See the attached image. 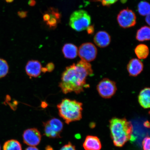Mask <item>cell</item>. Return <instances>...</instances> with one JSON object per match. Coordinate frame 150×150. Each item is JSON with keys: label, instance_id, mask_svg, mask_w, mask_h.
<instances>
[{"label": "cell", "instance_id": "obj_1", "mask_svg": "<svg viewBox=\"0 0 150 150\" xmlns=\"http://www.w3.org/2000/svg\"><path fill=\"white\" fill-rule=\"evenodd\" d=\"M93 74L91 65L81 60L66 68L62 74L59 87L65 94L72 92L78 94L89 88L87 79Z\"/></svg>", "mask_w": 150, "mask_h": 150}, {"label": "cell", "instance_id": "obj_2", "mask_svg": "<svg viewBox=\"0 0 150 150\" xmlns=\"http://www.w3.org/2000/svg\"><path fill=\"white\" fill-rule=\"evenodd\" d=\"M110 129L114 145L121 147L129 140H134L133 127L125 118H112L110 121Z\"/></svg>", "mask_w": 150, "mask_h": 150}, {"label": "cell", "instance_id": "obj_3", "mask_svg": "<svg viewBox=\"0 0 150 150\" xmlns=\"http://www.w3.org/2000/svg\"><path fill=\"white\" fill-rule=\"evenodd\" d=\"M82 103L76 100L65 98L57 105V108L60 117L69 125L82 119Z\"/></svg>", "mask_w": 150, "mask_h": 150}, {"label": "cell", "instance_id": "obj_4", "mask_svg": "<svg viewBox=\"0 0 150 150\" xmlns=\"http://www.w3.org/2000/svg\"><path fill=\"white\" fill-rule=\"evenodd\" d=\"M91 22V17L87 11L80 9L74 11L71 14L69 24L73 29L80 32L87 29Z\"/></svg>", "mask_w": 150, "mask_h": 150}, {"label": "cell", "instance_id": "obj_5", "mask_svg": "<svg viewBox=\"0 0 150 150\" xmlns=\"http://www.w3.org/2000/svg\"><path fill=\"white\" fill-rule=\"evenodd\" d=\"M97 89L103 98L109 99L115 95L117 88L115 82L108 78H104L97 84Z\"/></svg>", "mask_w": 150, "mask_h": 150}, {"label": "cell", "instance_id": "obj_6", "mask_svg": "<svg viewBox=\"0 0 150 150\" xmlns=\"http://www.w3.org/2000/svg\"><path fill=\"white\" fill-rule=\"evenodd\" d=\"M78 54L82 60L89 63L96 59L97 54V48L93 43H84L79 48Z\"/></svg>", "mask_w": 150, "mask_h": 150}, {"label": "cell", "instance_id": "obj_7", "mask_svg": "<svg viewBox=\"0 0 150 150\" xmlns=\"http://www.w3.org/2000/svg\"><path fill=\"white\" fill-rule=\"evenodd\" d=\"M117 21L122 28H127L133 27L136 23V16L132 10L128 8L123 9L117 15Z\"/></svg>", "mask_w": 150, "mask_h": 150}, {"label": "cell", "instance_id": "obj_8", "mask_svg": "<svg viewBox=\"0 0 150 150\" xmlns=\"http://www.w3.org/2000/svg\"><path fill=\"white\" fill-rule=\"evenodd\" d=\"M23 142L30 146H35L40 144L42 135L38 129L33 128L27 129L23 134Z\"/></svg>", "mask_w": 150, "mask_h": 150}, {"label": "cell", "instance_id": "obj_9", "mask_svg": "<svg viewBox=\"0 0 150 150\" xmlns=\"http://www.w3.org/2000/svg\"><path fill=\"white\" fill-rule=\"evenodd\" d=\"M42 66L38 61L32 60L29 61L25 66L26 74L30 77L37 78L42 72Z\"/></svg>", "mask_w": 150, "mask_h": 150}, {"label": "cell", "instance_id": "obj_10", "mask_svg": "<svg viewBox=\"0 0 150 150\" xmlns=\"http://www.w3.org/2000/svg\"><path fill=\"white\" fill-rule=\"evenodd\" d=\"M144 65L139 59H133L130 60L127 65V69L131 76H136L143 70Z\"/></svg>", "mask_w": 150, "mask_h": 150}, {"label": "cell", "instance_id": "obj_11", "mask_svg": "<svg viewBox=\"0 0 150 150\" xmlns=\"http://www.w3.org/2000/svg\"><path fill=\"white\" fill-rule=\"evenodd\" d=\"M93 41L96 45L100 48H105L110 45L111 38L106 31H99L95 35Z\"/></svg>", "mask_w": 150, "mask_h": 150}, {"label": "cell", "instance_id": "obj_12", "mask_svg": "<svg viewBox=\"0 0 150 150\" xmlns=\"http://www.w3.org/2000/svg\"><path fill=\"white\" fill-rule=\"evenodd\" d=\"M83 147L85 150H100L102 148V144L97 137L88 136L84 140Z\"/></svg>", "mask_w": 150, "mask_h": 150}, {"label": "cell", "instance_id": "obj_13", "mask_svg": "<svg viewBox=\"0 0 150 150\" xmlns=\"http://www.w3.org/2000/svg\"><path fill=\"white\" fill-rule=\"evenodd\" d=\"M150 89L145 88L140 91L138 100L140 106L144 108H149L150 106Z\"/></svg>", "mask_w": 150, "mask_h": 150}, {"label": "cell", "instance_id": "obj_14", "mask_svg": "<svg viewBox=\"0 0 150 150\" xmlns=\"http://www.w3.org/2000/svg\"><path fill=\"white\" fill-rule=\"evenodd\" d=\"M62 51L64 57L67 59H74L78 54L77 47L71 43L65 44L63 47Z\"/></svg>", "mask_w": 150, "mask_h": 150}, {"label": "cell", "instance_id": "obj_15", "mask_svg": "<svg viewBox=\"0 0 150 150\" xmlns=\"http://www.w3.org/2000/svg\"><path fill=\"white\" fill-rule=\"evenodd\" d=\"M46 122L54 134L61 136L63 129V124L60 120L54 118L47 121Z\"/></svg>", "mask_w": 150, "mask_h": 150}, {"label": "cell", "instance_id": "obj_16", "mask_svg": "<svg viewBox=\"0 0 150 150\" xmlns=\"http://www.w3.org/2000/svg\"><path fill=\"white\" fill-rule=\"evenodd\" d=\"M48 12L50 15V20L46 22L47 25L51 28H56L60 20L61 15L56 9L51 8Z\"/></svg>", "mask_w": 150, "mask_h": 150}, {"label": "cell", "instance_id": "obj_17", "mask_svg": "<svg viewBox=\"0 0 150 150\" xmlns=\"http://www.w3.org/2000/svg\"><path fill=\"white\" fill-rule=\"evenodd\" d=\"M136 38L139 42L149 40L150 39V29L148 26L140 28L137 32Z\"/></svg>", "mask_w": 150, "mask_h": 150}, {"label": "cell", "instance_id": "obj_18", "mask_svg": "<svg viewBox=\"0 0 150 150\" xmlns=\"http://www.w3.org/2000/svg\"><path fill=\"white\" fill-rule=\"evenodd\" d=\"M134 52L139 59H145L149 55V50L146 45L140 44L136 47Z\"/></svg>", "mask_w": 150, "mask_h": 150}, {"label": "cell", "instance_id": "obj_19", "mask_svg": "<svg viewBox=\"0 0 150 150\" xmlns=\"http://www.w3.org/2000/svg\"><path fill=\"white\" fill-rule=\"evenodd\" d=\"M3 150H22V146L18 140H9L5 142Z\"/></svg>", "mask_w": 150, "mask_h": 150}, {"label": "cell", "instance_id": "obj_20", "mask_svg": "<svg viewBox=\"0 0 150 150\" xmlns=\"http://www.w3.org/2000/svg\"><path fill=\"white\" fill-rule=\"evenodd\" d=\"M138 9L139 13L142 16H145L150 14L149 4L146 1H142L138 4Z\"/></svg>", "mask_w": 150, "mask_h": 150}, {"label": "cell", "instance_id": "obj_21", "mask_svg": "<svg viewBox=\"0 0 150 150\" xmlns=\"http://www.w3.org/2000/svg\"><path fill=\"white\" fill-rule=\"evenodd\" d=\"M9 67L5 60L0 59V78L4 77L8 74Z\"/></svg>", "mask_w": 150, "mask_h": 150}, {"label": "cell", "instance_id": "obj_22", "mask_svg": "<svg viewBox=\"0 0 150 150\" xmlns=\"http://www.w3.org/2000/svg\"><path fill=\"white\" fill-rule=\"evenodd\" d=\"M150 138L149 136L146 137L142 142V146L144 150H150Z\"/></svg>", "mask_w": 150, "mask_h": 150}, {"label": "cell", "instance_id": "obj_23", "mask_svg": "<svg viewBox=\"0 0 150 150\" xmlns=\"http://www.w3.org/2000/svg\"><path fill=\"white\" fill-rule=\"evenodd\" d=\"M55 66L53 63H48L46 66V67L42 68V71L43 73H45L47 72H51L53 70Z\"/></svg>", "mask_w": 150, "mask_h": 150}, {"label": "cell", "instance_id": "obj_24", "mask_svg": "<svg viewBox=\"0 0 150 150\" xmlns=\"http://www.w3.org/2000/svg\"><path fill=\"white\" fill-rule=\"evenodd\" d=\"M95 1L101 2L102 5L104 6H109L115 3L118 0H95Z\"/></svg>", "mask_w": 150, "mask_h": 150}, {"label": "cell", "instance_id": "obj_25", "mask_svg": "<svg viewBox=\"0 0 150 150\" xmlns=\"http://www.w3.org/2000/svg\"><path fill=\"white\" fill-rule=\"evenodd\" d=\"M60 150H76L75 146L72 145L70 142L66 145L64 146Z\"/></svg>", "mask_w": 150, "mask_h": 150}, {"label": "cell", "instance_id": "obj_26", "mask_svg": "<svg viewBox=\"0 0 150 150\" xmlns=\"http://www.w3.org/2000/svg\"><path fill=\"white\" fill-rule=\"evenodd\" d=\"M27 13L25 11H20L18 13V15L21 18H24L27 16Z\"/></svg>", "mask_w": 150, "mask_h": 150}, {"label": "cell", "instance_id": "obj_27", "mask_svg": "<svg viewBox=\"0 0 150 150\" xmlns=\"http://www.w3.org/2000/svg\"><path fill=\"white\" fill-rule=\"evenodd\" d=\"M50 15L48 12L45 13L43 16V20L45 22H47L50 20Z\"/></svg>", "mask_w": 150, "mask_h": 150}, {"label": "cell", "instance_id": "obj_28", "mask_svg": "<svg viewBox=\"0 0 150 150\" xmlns=\"http://www.w3.org/2000/svg\"><path fill=\"white\" fill-rule=\"evenodd\" d=\"M87 31L89 34L93 33L94 31V28L93 26H89L87 28Z\"/></svg>", "mask_w": 150, "mask_h": 150}, {"label": "cell", "instance_id": "obj_29", "mask_svg": "<svg viewBox=\"0 0 150 150\" xmlns=\"http://www.w3.org/2000/svg\"><path fill=\"white\" fill-rule=\"evenodd\" d=\"M28 4L30 6H34L36 4V1L35 0H30L29 2H28Z\"/></svg>", "mask_w": 150, "mask_h": 150}, {"label": "cell", "instance_id": "obj_30", "mask_svg": "<svg viewBox=\"0 0 150 150\" xmlns=\"http://www.w3.org/2000/svg\"><path fill=\"white\" fill-rule=\"evenodd\" d=\"M25 150H39V149L37 147H35V146H30L27 148Z\"/></svg>", "mask_w": 150, "mask_h": 150}, {"label": "cell", "instance_id": "obj_31", "mask_svg": "<svg viewBox=\"0 0 150 150\" xmlns=\"http://www.w3.org/2000/svg\"><path fill=\"white\" fill-rule=\"evenodd\" d=\"M146 22L147 23L148 25H150V14L146 16V18H145Z\"/></svg>", "mask_w": 150, "mask_h": 150}, {"label": "cell", "instance_id": "obj_32", "mask_svg": "<svg viewBox=\"0 0 150 150\" xmlns=\"http://www.w3.org/2000/svg\"><path fill=\"white\" fill-rule=\"evenodd\" d=\"M144 125L147 128H149L150 125L149 122L148 121H146L144 123Z\"/></svg>", "mask_w": 150, "mask_h": 150}, {"label": "cell", "instance_id": "obj_33", "mask_svg": "<svg viewBox=\"0 0 150 150\" xmlns=\"http://www.w3.org/2000/svg\"><path fill=\"white\" fill-rule=\"evenodd\" d=\"M45 150H53V149L51 146L48 145L46 146L45 148Z\"/></svg>", "mask_w": 150, "mask_h": 150}, {"label": "cell", "instance_id": "obj_34", "mask_svg": "<svg viewBox=\"0 0 150 150\" xmlns=\"http://www.w3.org/2000/svg\"><path fill=\"white\" fill-rule=\"evenodd\" d=\"M7 2L11 3L14 1V0H6Z\"/></svg>", "mask_w": 150, "mask_h": 150}, {"label": "cell", "instance_id": "obj_35", "mask_svg": "<svg viewBox=\"0 0 150 150\" xmlns=\"http://www.w3.org/2000/svg\"><path fill=\"white\" fill-rule=\"evenodd\" d=\"M0 150H1V146H0Z\"/></svg>", "mask_w": 150, "mask_h": 150}]
</instances>
